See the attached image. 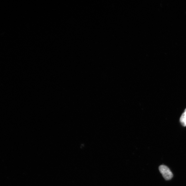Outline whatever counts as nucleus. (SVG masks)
<instances>
[{"label":"nucleus","instance_id":"f257e3e1","mask_svg":"<svg viewBox=\"0 0 186 186\" xmlns=\"http://www.w3.org/2000/svg\"><path fill=\"white\" fill-rule=\"evenodd\" d=\"M159 170L163 177L166 180H169L173 177L172 172L166 166L164 165H160L159 167Z\"/></svg>","mask_w":186,"mask_h":186},{"label":"nucleus","instance_id":"f03ea898","mask_svg":"<svg viewBox=\"0 0 186 186\" xmlns=\"http://www.w3.org/2000/svg\"><path fill=\"white\" fill-rule=\"evenodd\" d=\"M180 122L183 126H186V109L181 117Z\"/></svg>","mask_w":186,"mask_h":186}]
</instances>
